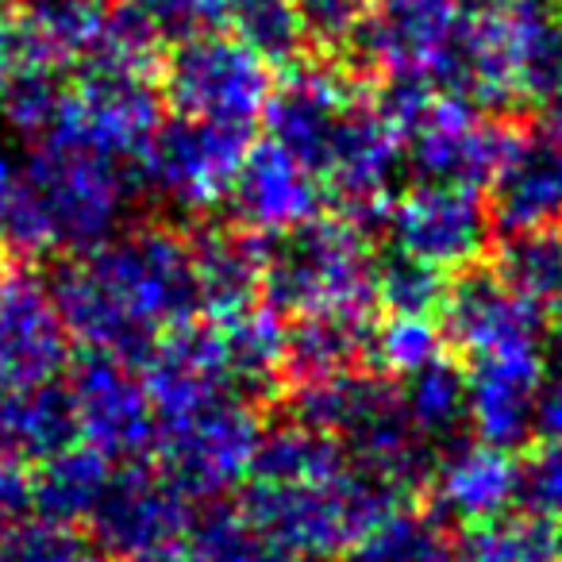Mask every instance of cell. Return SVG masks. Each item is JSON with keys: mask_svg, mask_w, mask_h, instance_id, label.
<instances>
[{"mask_svg": "<svg viewBox=\"0 0 562 562\" xmlns=\"http://www.w3.org/2000/svg\"><path fill=\"white\" fill-rule=\"evenodd\" d=\"M431 505L439 516L454 524H482L508 513L520 485V462L513 451H501L493 443H454L436 467L428 470Z\"/></svg>", "mask_w": 562, "mask_h": 562, "instance_id": "cell-23", "label": "cell"}, {"mask_svg": "<svg viewBox=\"0 0 562 562\" xmlns=\"http://www.w3.org/2000/svg\"><path fill=\"white\" fill-rule=\"evenodd\" d=\"M116 0H27L20 35L27 63L63 66L86 58Z\"/></svg>", "mask_w": 562, "mask_h": 562, "instance_id": "cell-29", "label": "cell"}, {"mask_svg": "<svg viewBox=\"0 0 562 562\" xmlns=\"http://www.w3.org/2000/svg\"><path fill=\"white\" fill-rule=\"evenodd\" d=\"M89 528L104 554L132 562L139 554L178 547L193 528V505L162 470L127 462L124 470H112Z\"/></svg>", "mask_w": 562, "mask_h": 562, "instance_id": "cell-12", "label": "cell"}, {"mask_svg": "<svg viewBox=\"0 0 562 562\" xmlns=\"http://www.w3.org/2000/svg\"><path fill=\"white\" fill-rule=\"evenodd\" d=\"M439 355H443V331L431 316H390L385 324H374L370 359L378 362V374L408 378Z\"/></svg>", "mask_w": 562, "mask_h": 562, "instance_id": "cell-39", "label": "cell"}, {"mask_svg": "<svg viewBox=\"0 0 562 562\" xmlns=\"http://www.w3.org/2000/svg\"><path fill=\"white\" fill-rule=\"evenodd\" d=\"M443 293L447 278L436 266L420 262L405 250H393L382 262L374 258L370 301L390 316H436L439 305H443Z\"/></svg>", "mask_w": 562, "mask_h": 562, "instance_id": "cell-37", "label": "cell"}, {"mask_svg": "<svg viewBox=\"0 0 562 562\" xmlns=\"http://www.w3.org/2000/svg\"><path fill=\"white\" fill-rule=\"evenodd\" d=\"M439 331L447 344L467 355L528 347L543 336V313L516 297L493 270L462 266L459 278L447 281L443 305H439Z\"/></svg>", "mask_w": 562, "mask_h": 562, "instance_id": "cell-20", "label": "cell"}, {"mask_svg": "<svg viewBox=\"0 0 562 562\" xmlns=\"http://www.w3.org/2000/svg\"><path fill=\"white\" fill-rule=\"evenodd\" d=\"M66 390L78 416V436H86V443L104 459L139 462V454L155 447L158 420L147 385L132 374V362L86 351Z\"/></svg>", "mask_w": 562, "mask_h": 562, "instance_id": "cell-14", "label": "cell"}, {"mask_svg": "<svg viewBox=\"0 0 562 562\" xmlns=\"http://www.w3.org/2000/svg\"><path fill=\"white\" fill-rule=\"evenodd\" d=\"M543 378L547 370L539 344L470 355L467 424L474 428V436L501 451H516L520 443H528Z\"/></svg>", "mask_w": 562, "mask_h": 562, "instance_id": "cell-16", "label": "cell"}, {"mask_svg": "<svg viewBox=\"0 0 562 562\" xmlns=\"http://www.w3.org/2000/svg\"><path fill=\"white\" fill-rule=\"evenodd\" d=\"M262 424L243 397L227 393L178 420L158 424L155 447L162 454V474L189 501H216L250 477Z\"/></svg>", "mask_w": 562, "mask_h": 562, "instance_id": "cell-7", "label": "cell"}, {"mask_svg": "<svg viewBox=\"0 0 562 562\" xmlns=\"http://www.w3.org/2000/svg\"><path fill=\"white\" fill-rule=\"evenodd\" d=\"M516 501L531 516H543L554 524L562 520V443H543L528 454V462H520Z\"/></svg>", "mask_w": 562, "mask_h": 562, "instance_id": "cell-41", "label": "cell"}, {"mask_svg": "<svg viewBox=\"0 0 562 562\" xmlns=\"http://www.w3.org/2000/svg\"><path fill=\"white\" fill-rule=\"evenodd\" d=\"M347 470V447L344 439L313 428L305 420H281L273 428H262L258 451L250 462V474L258 482H328Z\"/></svg>", "mask_w": 562, "mask_h": 562, "instance_id": "cell-28", "label": "cell"}, {"mask_svg": "<svg viewBox=\"0 0 562 562\" xmlns=\"http://www.w3.org/2000/svg\"><path fill=\"white\" fill-rule=\"evenodd\" d=\"M554 16H559V27H562V0H559V9H554Z\"/></svg>", "mask_w": 562, "mask_h": 562, "instance_id": "cell-51", "label": "cell"}, {"mask_svg": "<svg viewBox=\"0 0 562 562\" xmlns=\"http://www.w3.org/2000/svg\"><path fill=\"white\" fill-rule=\"evenodd\" d=\"M0 562H89V539L74 524L35 516L0 536Z\"/></svg>", "mask_w": 562, "mask_h": 562, "instance_id": "cell-40", "label": "cell"}, {"mask_svg": "<svg viewBox=\"0 0 562 562\" xmlns=\"http://www.w3.org/2000/svg\"><path fill=\"white\" fill-rule=\"evenodd\" d=\"M193 262V293L196 308L209 321L224 324L247 313L262 297V262L266 250L250 232H227V227H201L189 243Z\"/></svg>", "mask_w": 562, "mask_h": 562, "instance_id": "cell-24", "label": "cell"}, {"mask_svg": "<svg viewBox=\"0 0 562 562\" xmlns=\"http://www.w3.org/2000/svg\"><path fill=\"white\" fill-rule=\"evenodd\" d=\"M189 559L193 562H313L290 547L258 536L243 513L232 508H209L204 516H193L189 528Z\"/></svg>", "mask_w": 562, "mask_h": 562, "instance_id": "cell-36", "label": "cell"}, {"mask_svg": "<svg viewBox=\"0 0 562 562\" xmlns=\"http://www.w3.org/2000/svg\"><path fill=\"white\" fill-rule=\"evenodd\" d=\"M127 4H135L162 40H189L224 24V0H127Z\"/></svg>", "mask_w": 562, "mask_h": 562, "instance_id": "cell-42", "label": "cell"}, {"mask_svg": "<svg viewBox=\"0 0 562 562\" xmlns=\"http://www.w3.org/2000/svg\"><path fill=\"white\" fill-rule=\"evenodd\" d=\"M27 66V50H24V35H20V24L16 20L4 16L0 9V89L9 86L12 74Z\"/></svg>", "mask_w": 562, "mask_h": 562, "instance_id": "cell-46", "label": "cell"}, {"mask_svg": "<svg viewBox=\"0 0 562 562\" xmlns=\"http://www.w3.org/2000/svg\"><path fill=\"white\" fill-rule=\"evenodd\" d=\"M547 359H551L554 374H562V308H559V316H554L551 331H547Z\"/></svg>", "mask_w": 562, "mask_h": 562, "instance_id": "cell-48", "label": "cell"}, {"mask_svg": "<svg viewBox=\"0 0 562 562\" xmlns=\"http://www.w3.org/2000/svg\"><path fill=\"white\" fill-rule=\"evenodd\" d=\"M63 328L86 351L143 367L166 328L196 313L189 243L150 224L66 262L47 285Z\"/></svg>", "mask_w": 562, "mask_h": 562, "instance_id": "cell-1", "label": "cell"}, {"mask_svg": "<svg viewBox=\"0 0 562 562\" xmlns=\"http://www.w3.org/2000/svg\"><path fill=\"white\" fill-rule=\"evenodd\" d=\"M355 81L347 70L328 63H293L290 78L270 89L262 104V120L270 143L290 150L293 158L316 173L339 120L355 104Z\"/></svg>", "mask_w": 562, "mask_h": 562, "instance_id": "cell-18", "label": "cell"}, {"mask_svg": "<svg viewBox=\"0 0 562 562\" xmlns=\"http://www.w3.org/2000/svg\"><path fill=\"white\" fill-rule=\"evenodd\" d=\"M401 162H405L401 132L374 109V101L355 97L316 166V178L339 201V216L359 232H370V227H385L393 204L390 186Z\"/></svg>", "mask_w": 562, "mask_h": 562, "instance_id": "cell-10", "label": "cell"}, {"mask_svg": "<svg viewBox=\"0 0 562 562\" xmlns=\"http://www.w3.org/2000/svg\"><path fill=\"white\" fill-rule=\"evenodd\" d=\"M401 397V390L393 385V378L370 374V370L355 367L344 374L316 378V382H301L293 390V420H305L313 428L328 431L336 439H347L351 431H359L370 416H378L382 408H390Z\"/></svg>", "mask_w": 562, "mask_h": 562, "instance_id": "cell-26", "label": "cell"}, {"mask_svg": "<svg viewBox=\"0 0 562 562\" xmlns=\"http://www.w3.org/2000/svg\"><path fill=\"white\" fill-rule=\"evenodd\" d=\"M158 124H162V101L147 74L86 66L78 86L66 89L55 127L43 143H66L116 162H135Z\"/></svg>", "mask_w": 562, "mask_h": 562, "instance_id": "cell-9", "label": "cell"}, {"mask_svg": "<svg viewBox=\"0 0 562 562\" xmlns=\"http://www.w3.org/2000/svg\"><path fill=\"white\" fill-rule=\"evenodd\" d=\"M132 562H193V559H189V551H181V543H178V547H166V551L139 554V559H132Z\"/></svg>", "mask_w": 562, "mask_h": 562, "instance_id": "cell-50", "label": "cell"}, {"mask_svg": "<svg viewBox=\"0 0 562 562\" xmlns=\"http://www.w3.org/2000/svg\"><path fill=\"white\" fill-rule=\"evenodd\" d=\"M227 374L239 393H273L285 362V321L270 305H250L247 313L220 324Z\"/></svg>", "mask_w": 562, "mask_h": 562, "instance_id": "cell-30", "label": "cell"}, {"mask_svg": "<svg viewBox=\"0 0 562 562\" xmlns=\"http://www.w3.org/2000/svg\"><path fill=\"white\" fill-rule=\"evenodd\" d=\"M32 513V474L24 462L0 459V536Z\"/></svg>", "mask_w": 562, "mask_h": 562, "instance_id": "cell-44", "label": "cell"}, {"mask_svg": "<svg viewBox=\"0 0 562 562\" xmlns=\"http://www.w3.org/2000/svg\"><path fill=\"white\" fill-rule=\"evenodd\" d=\"M401 505L405 490L362 470H344L328 482H255L239 513L258 536L321 562L344 554L370 524Z\"/></svg>", "mask_w": 562, "mask_h": 562, "instance_id": "cell-3", "label": "cell"}, {"mask_svg": "<svg viewBox=\"0 0 562 562\" xmlns=\"http://www.w3.org/2000/svg\"><path fill=\"white\" fill-rule=\"evenodd\" d=\"M324 186L301 158L278 143H250L227 193L235 224L250 235H281L321 216Z\"/></svg>", "mask_w": 562, "mask_h": 562, "instance_id": "cell-19", "label": "cell"}, {"mask_svg": "<svg viewBox=\"0 0 562 562\" xmlns=\"http://www.w3.org/2000/svg\"><path fill=\"white\" fill-rule=\"evenodd\" d=\"M378 0H297V12L305 20L308 40L321 43H347L351 32L370 16Z\"/></svg>", "mask_w": 562, "mask_h": 562, "instance_id": "cell-43", "label": "cell"}, {"mask_svg": "<svg viewBox=\"0 0 562 562\" xmlns=\"http://www.w3.org/2000/svg\"><path fill=\"white\" fill-rule=\"evenodd\" d=\"M143 385L158 424L178 420L209 401L235 393L220 331L189 321L170 328L166 339L158 336V344L143 359Z\"/></svg>", "mask_w": 562, "mask_h": 562, "instance_id": "cell-21", "label": "cell"}, {"mask_svg": "<svg viewBox=\"0 0 562 562\" xmlns=\"http://www.w3.org/2000/svg\"><path fill=\"white\" fill-rule=\"evenodd\" d=\"M493 216L505 232L551 227L562 220V124L547 120L536 132H516L497 178Z\"/></svg>", "mask_w": 562, "mask_h": 562, "instance_id": "cell-22", "label": "cell"}, {"mask_svg": "<svg viewBox=\"0 0 562 562\" xmlns=\"http://www.w3.org/2000/svg\"><path fill=\"white\" fill-rule=\"evenodd\" d=\"M112 482V467L93 447H66L32 474V513L55 524H89Z\"/></svg>", "mask_w": 562, "mask_h": 562, "instance_id": "cell-27", "label": "cell"}, {"mask_svg": "<svg viewBox=\"0 0 562 562\" xmlns=\"http://www.w3.org/2000/svg\"><path fill=\"white\" fill-rule=\"evenodd\" d=\"M374 316L370 305H339L297 313V321L285 328V362L281 374L293 385L316 382L355 370L370 355Z\"/></svg>", "mask_w": 562, "mask_h": 562, "instance_id": "cell-25", "label": "cell"}, {"mask_svg": "<svg viewBox=\"0 0 562 562\" xmlns=\"http://www.w3.org/2000/svg\"><path fill=\"white\" fill-rule=\"evenodd\" d=\"M467 9L470 0H378L347 47L367 70L424 74L431 81Z\"/></svg>", "mask_w": 562, "mask_h": 562, "instance_id": "cell-15", "label": "cell"}, {"mask_svg": "<svg viewBox=\"0 0 562 562\" xmlns=\"http://www.w3.org/2000/svg\"><path fill=\"white\" fill-rule=\"evenodd\" d=\"M162 89L178 116L250 127L262 116L273 78L270 66L235 35L201 32L178 40V47L170 50L162 66Z\"/></svg>", "mask_w": 562, "mask_h": 562, "instance_id": "cell-8", "label": "cell"}, {"mask_svg": "<svg viewBox=\"0 0 562 562\" xmlns=\"http://www.w3.org/2000/svg\"><path fill=\"white\" fill-rule=\"evenodd\" d=\"M132 170L93 150L40 143L24 170V189L47 227L50 250H86L112 239L132 201Z\"/></svg>", "mask_w": 562, "mask_h": 562, "instance_id": "cell-5", "label": "cell"}, {"mask_svg": "<svg viewBox=\"0 0 562 562\" xmlns=\"http://www.w3.org/2000/svg\"><path fill=\"white\" fill-rule=\"evenodd\" d=\"M247 147V127L178 116L155 127L147 147L135 155L132 178L170 209L209 212L227 201Z\"/></svg>", "mask_w": 562, "mask_h": 562, "instance_id": "cell-6", "label": "cell"}, {"mask_svg": "<svg viewBox=\"0 0 562 562\" xmlns=\"http://www.w3.org/2000/svg\"><path fill=\"white\" fill-rule=\"evenodd\" d=\"M531 436H539L543 443H562V374L543 378L539 385Z\"/></svg>", "mask_w": 562, "mask_h": 562, "instance_id": "cell-45", "label": "cell"}, {"mask_svg": "<svg viewBox=\"0 0 562 562\" xmlns=\"http://www.w3.org/2000/svg\"><path fill=\"white\" fill-rule=\"evenodd\" d=\"M224 24L266 66H293L308 40L297 0H224Z\"/></svg>", "mask_w": 562, "mask_h": 562, "instance_id": "cell-34", "label": "cell"}, {"mask_svg": "<svg viewBox=\"0 0 562 562\" xmlns=\"http://www.w3.org/2000/svg\"><path fill=\"white\" fill-rule=\"evenodd\" d=\"M63 97H66V86L58 81L55 66L27 63L12 74L9 86L0 89V120L9 124V132L43 143L50 127H55Z\"/></svg>", "mask_w": 562, "mask_h": 562, "instance_id": "cell-38", "label": "cell"}, {"mask_svg": "<svg viewBox=\"0 0 562 562\" xmlns=\"http://www.w3.org/2000/svg\"><path fill=\"white\" fill-rule=\"evenodd\" d=\"M344 562H451V543L428 513L401 505L370 524L344 551Z\"/></svg>", "mask_w": 562, "mask_h": 562, "instance_id": "cell-35", "label": "cell"}, {"mask_svg": "<svg viewBox=\"0 0 562 562\" xmlns=\"http://www.w3.org/2000/svg\"><path fill=\"white\" fill-rule=\"evenodd\" d=\"M513 139V127L490 120L474 104L439 93L431 109L408 127L405 162L420 181L482 193L485 186H493Z\"/></svg>", "mask_w": 562, "mask_h": 562, "instance_id": "cell-11", "label": "cell"}, {"mask_svg": "<svg viewBox=\"0 0 562 562\" xmlns=\"http://www.w3.org/2000/svg\"><path fill=\"white\" fill-rule=\"evenodd\" d=\"M70 362V336L55 297L32 273L0 278V385H47Z\"/></svg>", "mask_w": 562, "mask_h": 562, "instance_id": "cell-17", "label": "cell"}, {"mask_svg": "<svg viewBox=\"0 0 562 562\" xmlns=\"http://www.w3.org/2000/svg\"><path fill=\"white\" fill-rule=\"evenodd\" d=\"M562 63V27L547 0H477L431 70L443 97L474 109L543 101Z\"/></svg>", "mask_w": 562, "mask_h": 562, "instance_id": "cell-2", "label": "cell"}, {"mask_svg": "<svg viewBox=\"0 0 562 562\" xmlns=\"http://www.w3.org/2000/svg\"><path fill=\"white\" fill-rule=\"evenodd\" d=\"M20 181H24V173H20V166L12 162L9 150L0 147V220H4V212H9V204L16 201Z\"/></svg>", "mask_w": 562, "mask_h": 562, "instance_id": "cell-47", "label": "cell"}, {"mask_svg": "<svg viewBox=\"0 0 562 562\" xmlns=\"http://www.w3.org/2000/svg\"><path fill=\"white\" fill-rule=\"evenodd\" d=\"M493 273L539 313L562 305V232L554 224L508 232L497 247Z\"/></svg>", "mask_w": 562, "mask_h": 562, "instance_id": "cell-32", "label": "cell"}, {"mask_svg": "<svg viewBox=\"0 0 562 562\" xmlns=\"http://www.w3.org/2000/svg\"><path fill=\"white\" fill-rule=\"evenodd\" d=\"M543 104H547V112H551V120H559L562 124V63H559V70H554L551 86H547Z\"/></svg>", "mask_w": 562, "mask_h": 562, "instance_id": "cell-49", "label": "cell"}, {"mask_svg": "<svg viewBox=\"0 0 562 562\" xmlns=\"http://www.w3.org/2000/svg\"><path fill=\"white\" fill-rule=\"evenodd\" d=\"M490 224L493 216L477 189L436 186V181H420L405 196H393L385 216L393 250H405L436 270L474 266L490 243Z\"/></svg>", "mask_w": 562, "mask_h": 562, "instance_id": "cell-13", "label": "cell"}, {"mask_svg": "<svg viewBox=\"0 0 562 562\" xmlns=\"http://www.w3.org/2000/svg\"><path fill=\"white\" fill-rule=\"evenodd\" d=\"M262 262V297L273 313H313L339 305H374L367 232L344 216H313L293 232L273 235Z\"/></svg>", "mask_w": 562, "mask_h": 562, "instance_id": "cell-4", "label": "cell"}, {"mask_svg": "<svg viewBox=\"0 0 562 562\" xmlns=\"http://www.w3.org/2000/svg\"><path fill=\"white\" fill-rule=\"evenodd\" d=\"M401 408L428 443L451 439L467 424V370L439 355L436 362L405 378Z\"/></svg>", "mask_w": 562, "mask_h": 562, "instance_id": "cell-33", "label": "cell"}, {"mask_svg": "<svg viewBox=\"0 0 562 562\" xmlns=\"http://www.w3.org/2000/svg\"><path fill=\"white\" fill-rule=\"evenodd\" d=\"M454 562H562V528L543 516H493L467 524L451 547Z\"/></svg>", "mask_w": 562, "mask_h": 562, "instance_id": "cell-31", "label": "cell"}]
</instances>
